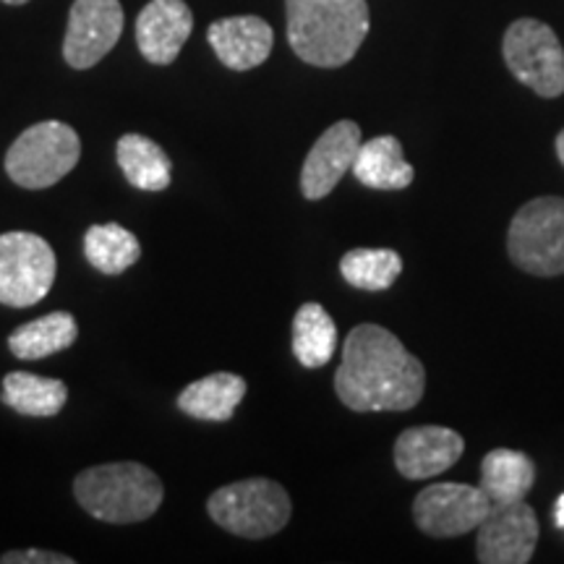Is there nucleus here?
I'll use <instances>...</instances> for the list:
<instances>
[{"label": "nucleus", "mask_w": 564, "mask_h": 564, "mask_svg": "<svg viewBox=\"0 0 564 564\" xmlns=\"http://www.w3.org/2000/svg\"><path fill=\"white\" fill-rule=\"evenodd\" d=\"M285 13L293 53L316 68L350 63L371 26L366 0H285Z\"/></svg>", "instance_id": "nucleus-2"}, {"label": "nucleus", "mask_w": 564, "mask_h": 564, "mask_svg": "<svg viewBox=\"0 0 564 564\" xmlns=\"http://www.w3.org/2000/svg\"><path fill=\"white\" fill-rule=\"evenodd\" d=\"M118 165L126 175V181L141 192H165L171 186V158L165 150L141 133H126L116 144Z\"/></svg>", "instance_id": "nucleus-19"}, {"label": "nucleus", "mask_w": 564, "mask_h": 564, "mask_svg": "<svg viewBox=\"0 0 564 564\" xmlns=\"http://www.w3.org/2000/svg\"><path fill=\"white\" fill-rule=\"evenodd\" d=\"M74 556L58 552H42V549H24V552H9L0 556V564H74Z\"/></svg>", "instance_id": "nucleus-25"}, {"label": "nucleus", "mask_w": 564, "mask_h": 564, "mask_svg": "<svg viewBox=\"0 0 564 564\" xmlns=\"http://www.w3.org/2000/svg\"><path fill=\"white\" fill-rule=\"evenodd\" d=\"M209 518L241 539H270L293 514L291 494L272 478H249L223 486L209 497Z\"/></svg>", "instance_id": "nucleus-4"}, {"label": "nucleus", "mask_w": 564, "mask_h": 564, "mask_svg": "<svg viewBox=\"0 0 564 564\" xmlns=\"http://www.w3.org/2000/svg\"><path fill=\"white\" fill-rule=\"evenodd\" d=\"M192 30L194 13L186 0H150L137 19L139 51L154 66H171Z\"/></svg>", "instance_id": "nucleus-14"}, {"label": "nucleus", "mask_w": 564, "mask_h": 564, "mask_svg": "<svg viewBox=\"0 0 564 564\" xmlns=\"http://www.w3.org/2000/svg\"><path fill=\"white\" fill-rule=\"evenodd\" d=\"M55 282V251L34 232L0 236V303L30 308L51 293Z\"/></svg>", "instance_id": "nucleus-8"}, {"label": "nucleus", "mask_w": 564, "mask_h": 564, "mask_svg": "<svg viewBox=\"0 0 564 564\" xmlns=\"http://www.w3.org/2000/svg\"><path fill=\"white\" fill-rule=\"evenodd\" d=\"M246 394V379L230 371H217L192 382L178 394V408L199 421L225 423L232 419Z\"/></svg>", "instance_id": "nucleus-17"}, {"label": "nucleus", "mask_w": 564, "mask_h": 564, "mask_svg": "<svg viewBox=\"0 0 564 564\" xmlns=\"http://www.w3.org/2000/svg\"><path fill=\"white\" fill-rule=\"evenodd\" d=\"M476 531V560L481 564H525L539 544V518L525 499L491 505Z\"/></svg>", "instance_id": "nucleus-11"}, {"label": "nucleus", "mask_w": 564, "mask_h": 564, "mask_svg": "<svg viewBox=\"0 0 564 564\" xmlns=\"http://www.w3.org/2000/svg\"><path fill=\"white\" fill-rule=\"evenodd\" d=\"M352 175L358 183L377 192H403L413 183L415 171L405 160L398 137H373L361 141V150L352 162Z\"/></svg>", "instance_id": "nucleus-16"}, {"label": "nucleus", "mask_w": 564, "mask_h": 564, "mask_svg": "<svg viewBox=\"0 0 564 564\" xmlns=\"http://www.w3.org/2000/svg\"><path fill=\"white\" fill-rule=\"evenodd\" d=\"M337 324L322 303H303L293 316V356L306 369H322L333 361Z\"/></svg>", "instance_id": "nucleus-22"}, {"label": "nucleus", "mask_w": 564, "mask_h": 564, "mask_svg": "<svg viewBox=\"0 0 564 564\" xmlns=\"http://www.w3.org/2000/svg\"><path fill=\"white\" fill-rule=\"evenodd\" d=\"M74 497L95 520L129 525L150 520L160 510L165 489L154 470L141 463H108L82 470Z\"/></svg>", "instance_id": "nucleus-3"}, {"label": "nucleus", "mask_w": 564, "mask_h": 564, "mask_svg": "<svg viewBox=\"0 0 564 564\" xmlns=\"http://www.w3.org/2000/svg\"><path fill=\"white\" fill-rule=\"evenodd\" d=\"M556 158H560V162L564 165V129L560 131V137H556Z\"/></svg>", "instance_id": "nucleus-27"}, {"label": "nucleus", "mask_w": 564, "mask_h": 564, "mask_svg": "<svg viewBox=\"0 0 564 564\" xmlns=\"http://www.w3.org/2000/svg\"><path fill=\"white\" fill-rule=\"evenodd\" d=\"M465 442L455 429L413 426L394 442V468L411 481H423L449 470L463 457Z\"/></svg>", "instance_id": "nucleus-13"}, {"label": "nucleus", "mask_w": 564, "mask_h": 564, "mask_svg": "<svg viewBox=\"0 0 564 564\" xmlns=\"http://www.w3.org/2000/svg\"><path fill=\"white\" fill-rule=\"evenodd\" d=\"M6 6H24V3H30V0H3Z\"/></svg>", "instance_id": "nucleus-28"}, {"label": "nucleus", "mask_w": 564, "mask_h": 564, "mask_svg": "<svg viewBox=\"0 0 564 564\" xmlns=\"http://www.w3.org/2000/svg\"><path fill=\"white\" fill-rule=\"evenodd\" d=\"M502 55L510 74L539 97L564 95V51L554 30L539 19H518L507 26Z\"/></svg>", "instance_id": "nucleus-7"}, {"label": "nucleus", "mask_w": 564, "mask_h": 564, "mask_svg": "<svg viewBox=\"0 0 564 564\" xmlns=\"http://www.w3.org/2000/svg\"><path fill=\"white\" fill-rule=\"evenodd\" d=\"M403 272V257L392 249H352L340 259V274L358 291H387Z\"/></svg>", "instance_id": "nucleus-24"}, {"label": "nucleus", "mask_w": 564, "mask_h": 564, "mask_svg": "<svg viewBox=\"0 0 564 564\" xmlns=\"http://www.w3.org/2000/svg\"><path fill=\"white\" fill-rule=\"evenodd\" d=\"M426 390V371L390 329L358 324L343 345L335 392L356 413L411 411Z\"/></svg>", "instance_id": "nucleus-1"}, {"label": "nucleus", "mask_w": 564, "mask_h": 564, "mask_svg": "<svg viewBox=\"0 0 564 564\" xmlns=\"http://www.w3.org/2000/svg\"><path fill=\"white\" fill-rule=\"evenodd\" d=\"M554 525L560 528V531H564V491L556 497V502H554Z\"/></svg>", "instance_id": "nucleus-26"}, {"label": "nucleus", "mask_w": 564, "mask_h": 564, "mask_svg": "<svg viewBox=\"0 0 564 564\" xmlns=\"http://www.w3.org/2000/svg\"><path fill=\"white\" fill-rule=\"evenodd\" d=\"M535 484V465L518 449L497 447L481 463V489L491 505H510L528 497Z\"/></svg>", "instance_id": "nucleus-18"}, {"label": "nucleus", "mask_w": 564, "mask_h": 564, "mask_svg": "<svg viewBox=\"0 0 564 564\" xmlns=\"http://www.w3.org/2000/svg\"><path fill=\"white\" fill-rule=\"evenodd\" d=\"M491 510V499L481 486L432 484L413 499V523L432 539H455L474 533Z\"/></svg>", "instance_id": "nucleus-9"}, {"label": "nucleus", "mask_w": 564, "mask_h": 564, "mask_svg": "<svg viewBox=\"0 0 564 564\" xmlns=\"http://www.w3.org/2000/svg\"><path fill=\"white\" fill-rule=\"evenodd\" d=\"M84 257L102 274H123L139 262L141 246L131 230L118 223L91 225L84 236Z\"/></svg>", "instance_id": "nucleus-23"}, {"label": "nucleus", "mask_w": 564, "mask_h": 564, "mask_svg": "<svg viewBox=\"0 0 564 564\" xmlns=\"http://www.w3.org/2000/svg\"><path fill=\"white\" fill-rule=\"evenodd\" d=\"M123 24L126 13L118 0H74L63 40V58L76 70L97 66L118 45Z\"/></svg>", "instance_id": "nucleus-10"}, {"label": "nucleus", "mask_w": 564, "mask_h": 564, "mask_svg": "<svg viewBox=\"0 0 564 564\" xmlns=\"http://www.w3.org/2000/svg\"><path fill=\"white\" fill-rule=\"evenodd\" d=\"M76 337H79V327H76L74 316L68 312H53L13 329L9 348L21 361H40L53 352L68 350Z\"/></svg>", "instance_id": "nucleus-21"}, {"label": "nucleus", "mask_w": 564, "mask_h": 564, "mask_svg": "<svg viewBox=\"0 0 564 564\" xmlns=\"http://www.w3.org/2000/svg\"><path fill=\"white\" fill-rule=\"evenodd\" d=\"M358 150H361V126L356 121H337L329 126L303 160V196L308 202H319L327 194H333L343 175L352 171Z\"/></svg>", "instance_id": "nucleus-12"}, {"label": "nucleus", "mask_w": 564, "mask_h": 564, "mask_svg": "<svg viewBox=\"0 0 564 564\" xmlns=\"http://www.w3.org/2000/svg\"><path fill=\"white\" fill-rule=\"evenodd\" d=\"M207 40L223 66L230 70L262 66L274 47V32L262 17H228L212 21Z\"/></svg>", "instance_id": "nucleus-15"}, {"label": "nucleus", "mask_w": 564, "mask_h": 564, "mask_svg": "<svg viewBox=\"0 0 564 564\" xmlns=\"http://www.w3.org/2000/svg\"><path fill=\"white\" fill-rule=\"evenodd\" d=\"M0 400L21 415L51 419L58 415L68 400V387L61 379H47L30 371H11L3 379Z\"/></svg>", "instance_id": "nucleus-20"}, {"label": "nucleus", "mask_w": 564, "mask_h": 564, "mask_svg": "<svg viewBox=\"0 0 564 564\" xmlns=\"http://www.w3.org/2000/svg\"><path fill=\"white\" fill-rule=\"evenodd\" d=\"M507 253L514 267L535 278L564 274L562 196H539L514 212L507 230Z\"/></svg>", "instance_id": "nucleus-6"}, {"label": "nucleus", "mask_w": 564, "mask_h": 564, "mask_svg": "<svg viewBox=\"0 0 564 564\" xmlns=\"http://www.w3.org/2000/svg\"><path fill=\"white\" fill-rule=\"evenodd\" d=\"M82 158L79 133L63 121L34 123L6 152V173L21 188H51L74 171Z\"/></svg>", "instance_id": "nucleus-5"}]
</instances>
